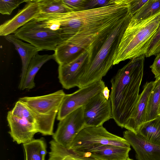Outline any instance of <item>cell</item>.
<instances>
[{
	"label": "cell",
	"mask_w": 160,
	"mask_h": 160,
	"mask_svg": "<svg viewBox=\"0 0 160 160\" xmlns=\"http://www.w3.org/2000/svg\"><path fill=\"white\" fill-rule=\"evenodd\" d=\"M14 34L40 51H54L63 41L59 32L44 27L34 19L18 29Z\"/></svg>",
	"instance_id": "obj_5"
},
{
	"label": "cell",
	"mask_w": 160,
	"mask_h": 160,
	"mask_svg": "<svg viewBox=\"0 0 160 160\" xmlns=\"http://www.w3.org/2000/svg\"><path fill=\"white\" fill-rule=\"evenodd\" d=\"M158 116H160V106L159 109V112Z\"/></svg>",
	"instance_id": "obj_34"
},
{
	"label": "cell",
	"mask_w": 160,
	"mask_h": 160,
	"mask_svg": "<svg viewBox=\"0 0 160 160\" xmlns=\"http://www.w3.org/2000/svg\"><path fill=\"white\" fill-rule=\"evenodd\" d=\"M132 17L129 13L112 31L94 55L80 80L78 87L79 88L102 80L113 65L115 55Z\"/></svg>",
	"instance_id": "obj_4"
},
{
	"label": "cell",
	"mask_w": 160,
	"mask_h": 160,
	"mask_svg": "<svg viewBox=\"0 0 160 160\" xmlns=\"http://www.w3.org/2000/svg\"><path fill=\"white\" fill-rule=\"evenodd\" d=\"M98 144L124 148H130L131 146L123 138L110 132L101 126L88 127L83 129L76 136L69 149L73 150Z\"/></svg>",
	"instance_id": "obj_6"
},
{
	"label": "cell",
	"mask_w": 160,
	"mask_h": 160,
	"mask_svg": "<svg viewBox=\"0 0 160 160\" xmlns=\"http://www.w3.org/2000/svg\"><path fill=\"white\" fill-rule=\"evenodd\" d=\"M152 64L150 66L151 71L154 75L156 80L160 78V53L156 55Z\"/></svg>",
	"instance_id": "obj_31"
},
{
	"label": "cell",
	"mask_w": 160,
	"mask_h": 160,
	"mask_svg": "<svg viewBox=\"0 0 160 160\" xmlns=\"http://www.w3.org/2000/svg\"><path fill=\"white\" fill-rule=\"evenodd\" d=\"M27 0H0V12L3 15H10L14 9Z\"/></svg>",
	"instance_id": "obj_26"
},
{
	"label": "cell",
	"mask_w": 160,
	"mask_h": 160,
	"mask_svg": "<svg viewBox=\"0 0 160 160\" xmlns=\"http://www.w3.org/2000/svg\"><path fill=\"white\" fill-rule=\"evenodd\" d=\"M160 12V0L148 1L132 18L131 21L135 23L146 19Z\"/></svg>",
	"instance_id": "obj_25"
},
{
	"label": "cell",
	"mask_w": 160,
	"mask_h": 160,
	"mask_svg": "<svg viewBox=\"0 0 160 160\" xmlns=\"http://www.w3.org/2000/svg\"><path fill=\"white\" fill-rule=\"evenodd\" d=\"M11 111L13 115L24 118L35 124L38 129L44 127L48 122L46 116L36 112L26 104L19 100L17 102L14 107Z\"/></svg>",
	"instance_id": "obj_19"
},
{
	"label": "cell",
	"mask_w": 160,
	"mask_h": 160,
	"mask_svg": "<svg viewBox=\"0 0 160 160\" xmlns=\"http://www.w3.org/2000/svg\"><path fill=\"white\" fill-rule=\"evenodd\" d=\"M160 106V78L154 81L153 87L149 96L146 109V122L158 116Z\"/></svg>",
	"instance_id": "obj_23"
},
{
	"label": "cell",
	"mask_w": 160,
	"mask_h": 160,
	"mask_svg": "<svg viewBox=\"0 0 160 160\" xmlns=\"http://www.w3.org/2000/svg\"><path fill=\"white\" fill-rule=\"evenodd\" d=\"M12 43L20 55L22 62V73L18 88L21 90L29 63L33 57L40 50L31 44L23 42L14 34L4 37Z\"/></svg>",
	"instance_id": "obj_17"
},
{
	"label": "cell",
	"mask_w": 160,
	"mask_h": 160,
	"mask_svg": "<svg viewBox=\"0 0 160 160\" xmlns=\"http://www.w3.org/2000/svg\"><path fill=\"white\" fill-rule=\"evenodd\" d=\"M7 119L10 129L8 133L13 141L18 144L31 141L34 135L38 132L35 124L13 115L11 111L8 112Z\"/></svg>",
	"instance_id": "obj_15"
},
{
	"label": "cell",
	"mask_w": 160,
	"mask_h": 160,
	"mask_svg": "<svg viewBox=\"0 0 160 160\" xmlns=\"http://www.w3.org/2000/svg\"><path fill=\"white\" fill-rule=\"evenodd\" d=\"M160 25V12L139 22L130 21L115 55L113 65L128 59L145 57L149 45Z\"/></svg>",
	"instance_id": "obj_3"
},
{
	"label": "cell",
	"mask_w": 160,
	"mask_h": 160,
	"mask_svg": "<svg viewBox=\"0 0 160 160\" xmlns=\"http://www.w3.org/2000/svg\"><path fill=\"white\" fill-rule=\"evenodd\" d=\"M145 57L142 56L131 59L118 70L111 80L109 99L112 119L122 128H124L139 95Z\"/></svg>",
	"instance_id": "obj_2"
},
{
	"label": "cell",
	"mask_w": 160,
	"mask_h": 160,
	"mask_svg": "<svg viewBox=\"0 0 160 160\" xmlns=\"http://www.w3.org/2000/svg\"><path fill=\"white\" fill-rule=\"evenodd\" d=\"M126 160H134L132 159H131V158H128L127 159H126Z\"/></svg>",
	"instance_id": "obj_33"
},
{
	"label": "cell",
	"mask_w": 160,
	"mask_h": 160,
	"mask_svg": "<svg viewBox=\"0 0 160 160\" xmlns=\"http://www.w3.org/2000/svg\"><path fill=\"white\" fill-rule=\"evenodd\" d=\"M130 0H115L104 7L61 14L40 13L37 19L59 32L63 41L80 53L101 45L129 14Z\"/></svg>",
	"instance_id": "obj_1"
},
{
	"label": "cell",
	"mask_w": 160,
	"mask_h": 160,
	"mask_svg": "<svg viewBox=\"0 0 160 160\" xmlns=\"http://www.w3.org/2000/svg\"><path fill=\"white\" fill-rule=\"evenodd\" d=\"M50 151L48 160H98L92 158L78 155L53 140L49 142Z\"/></svg>",
	"instance_id": "obj_21"
},
{
	"label": "cell",
	"mask_w": 160,
	"mask_h": 160,
	"mask_svg": "<svg viewBox=\"0 0 160 160\" xmlns=\"http://www.w3.org/2000/svg\"><path fill=\"white\" fill-rule=\"evenodd\" d=\"M52 59L53 54L40 55L38 53L34 55L29 63L21 90H28L34 88L36 75L44 63Z\"/></svg>",
	"instance_id": "obj_18"
},
{
	"label": "cell",
	"mask_w": 160,
	"mask_h": 160,
	"mask_svg": "<svg viewBox=\"0 0 160 160\" xmlns=\"http://www.w3.org/2000/svg\"><path fill=\"white\" fill-rule=\"evenodd\" d=\"M38 1L41 13L54 14L72 12L63 0H38Z\"/></svg>",
	"instance_id": "obj_24"
},
{
	"label": "cell",
	"mask_w": 160,
	"mask_h": 160,
	"mask_svg": "<svg viewBox=\"0 0 160 160\" xmlns=\"http://www.w3.org/2000/svg\"><path fill=\"white\" fill-rule=\"evenodd\" d=\"M26 4L12 18L5 22L0 26V35L5 36L14 33L18 29L40 13L38 0H27Z\"/></svg>",
	"instance_id": "obj_13"
},
{
	"label": "cell",
	"mask_w": 160,
	"mask_h": 160,
	"mask_svg": "<svg viewBox=\"0 0 160 160\" xmlns=\"http://www.w3.org/2000/svg\"><path fill=\"white\" fill-rule=\"evenodd\" d=\"M137 134L149 142L160 145V116L142 124Z\"/></svg>",
	"instance_id": "obj_20"
},
{
	"label": "cell",
	"mask_w": 160,
	"mask_h": 160,
	"mask_svg": "<svg viewBox=\"0 0 160 160\" xmlns=\"http://www.w3.org/2000/svg\"><path fill=\"white\" fill-rule=\"evenodd\" d=\"M154 81L147 82L139 94L135 106L124 128L137 133L140 126L146 122V109L148 98L153 87Z\"/></svg>",
	"instance_id": "obj_16"
},
{
	"label": "cell",
	"mask_w": 160,
	"mask_h": 160,
	"mask_svg": "<svg viewBox=\"0 0 160 160\" xmlns=\"http://www.w3.org/2000/svg\"><path fill=\"white\" fill-rule=\"evenodd\" d=\"M65 93L62 90L46 95L20 98L18 100L43 115L57 114Z\"/></svg>",
	"instance_id": "obj_11"
},
{
	"label": "cell",
	"mask_w": 160,
	"mask_h": 160,
	"mask_svg": "<svg viewBox=\"0 0 160 160\" xmlns=\"http://www.w3.org/2000/svg\"><path fill=\"white\" fill-rule=\"evenodd\" d=\"M115 0H88L85 10L108 6L112 3Z\"/></svg>",
	"instance_id": "obj_29"
},
{
	"label": "cell",
	"mask_w": 160,
	"mask_h": 160,
	"mask_svg": "<svg viewBox=\"0 0 160 160\" xmlns=\"http://www.w3.org/2000/svg\"><path fill=\"white\" fill-rule=\"evenodd\" d=\"M63 1L72 12L85 10L86 6L88 1V0H63Z\"/></svg>",
	"instance_id": "obj_28"
},
{
	"label": "cell",
	"mask_w": 160,
	"mask_h": 160,
	"mask_svg": "<svg viewBox=\"0 0 160 160\" xmlns=\"http://www.w3.org/2000/svg\"><path fill=\"white\" fill-rule=\"evenodd\" d=\"M105 87L104 82L101 80L79 88L72 93L65 94L57 114V120H62L84 105L91 98L102 92Z\"/></svg>",
	"instance_id": "obj_8"
},
{
	"label": "cell",
	"mask_w": 160,
	"mask_h": 160,
	"mask_svg": "<svg viewBox=\"0 0 160 160\" xmlns=\"http://www.w3.org/2000/svg\"><path fill=\"white\" fill-rule=\"evenodd\" d=\"M86 127L83 106L59 121L57 129L52 135L53 140L69 148L76 136Z\"/></svg>",
	"instance_id": "obj_7"
},
{
	"label": "cell",
	"mask_w": 160,
	"mask_h": 160,
	"mask_svg": "<svg viewBox=\"0 0 160 160\" xmlns=\"http://www.w3.org/2000/svg\"><path fill=\"white\" fill-rule=\"evenodd\" d=\"M83 106L86 127L102 126L105 122L112 119L110 99H107L102 92L91 98Z\"/></svg>",
	"instance_id": "obj_9"
},
{
	"label": "cell",
	"mask_w": 160,
	"mask_h": 160,
	"mask_svg": "<svg viewBox=\"0 0 160 160\" xmlns=\"http://www.w3.org/2000/svg\"><path fill=\"white\" fill-rule=\"evenodd\" d=\"M143 0H130L129 12L132 16L148 1Z\"/></svg>",
	"instance_id": "obj_30"
},
{
	"label": "cell",
	"mask_w": 160,
	"mask_h": 160,
	"mask_svg": "<svg viewBox=\"0 0 160 160\" xmlns=\"http://www.w3.org/2000/svg\"><path fill=\"white\" fill-rule=\"evenodd\" d=\"M160 53V25L148 47L146 57L156 55Z\"/></svg>",
	"instance_id": "obj_27"
},
{
	"label": "cell",
	"mask_w": 160,
	"mask_h": 160,
	"mask_svg": "<svg viewBox=\"0 0 160 160\" xmlns=\"http://www.w3.org/2000/svg\"><path fill=\"white\" fill-rule=\"evenodd\" d=\"M131 150L130 148L98 144L71 150L78 155L98 160H126L129 158Z\"/></svg>",
	"instance_id": "obj_12"
},
{
	"label": "cell",
	"mask_w": 160,
	"mask_h": 160,
	"mask_svg": "<svg viewBox=\"0 0 160 160\" xmlns=\"http://www.w3.org/2000/svg\"><path fill=\"white\" fill-rule=\"evenodd\" d=\"M23 145L24 160H45L47 145L42 138L33 139Z\"/></svg>",
	"instance_id": "obj_22"
},
{
	"label": "cell",
	"mask_w": 160,
	"mask_h": 160,
	"mask_svg": "<svg viewBox=\"0 0 160 160\" xmlns=\"http://www.w3.org/2000/svg\"><path fill=\"white\" fill-rule=\"evenodd\" d=\"M104 97L107 99H109V90L107 87L105 86L102 92Z\"/></svg>",
	"instance_id": "obj_32"
},
{
	"label": "cell",
	"mask_w": 160,
	"mask_h": 160,
	"mask_svg": "<svg viewBox=\"0 0 160 160\" xmlns=\"http://www.w3.org/2000/svg\"><path fill=\"white\" fill-rule=\"evenodd\" d=\"M123 137L134 149L137 160H160V145L149 142L128 130L123 132Z\"/></svg>",
	"instance_id": "obj_14"
},
{
	"label": "cell",
	"mask_w": 160,
	"mask_h": 160,
	"mask_svg": "<svg viewBox=\"0 0 160 160\" xmlns=\"http://www.w3.org/2000/svg\"><path fill=\"white\" fill-rule=\"evenodd\" d=\"M91 60L89 51H84L68 63L59 65L58 78L62 87L66 89L78 87Z\"/></svg>",
	"instance_id": "obj_10"
}]
</instances>
